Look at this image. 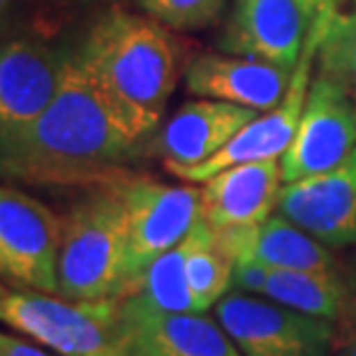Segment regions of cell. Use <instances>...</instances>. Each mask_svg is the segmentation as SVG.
<instances>
[{
  "label": "cell",
  "instance_id": "ba28073f",
  "mask_svg": "<svg viewBox=\"0 0 356 356\" xmlns=\"http://www.w3.org/2000/svg\"><path fill=\"white\" fill-rule=\"evenodd\" d=\"M356 151V97L347 83L319 72L291 144L280 158L282 183L336 169Z\"/></svg>",
  "mask_w": 356,
  "mask_h": 356
},
{
  "label": "cell",
  "instance_id": "83f0119b",
  "mask_svg": "<svg viewBox=\"0 0 356 356\" xmlns=\"http://www.w3.org/2000/svg\"><path fill=\"white\" fill-rule=\"evenodd\" d=\"M336 356H356V333L350 340H345V345L340 347Z\"/></svg>",
  "mask_w": 356,
  "mask_h": 356
},
{
  "label": "cell",
  "instance_id": "30bf717a",
  "mask_svg": "<svg viewBox=\"0 0 356 356\" xmlns=\"http://www.w3.org/2000/svg\"><path fill=\"white\" fill-rule=\"evenodd\" d=\"M277 213L326 248L356 245V151L331 172L284 183Z\"/></svg>",
  "mask_w": 356,
  "mask_h": 356
},
{
  "label": "cell",
  "instance_id": "5b68a950",
  "mask_svg": "<svg viewBox=\"0 0 356 356\" xmlns=\"http://www.w3.org/2000/svg\"><path fill=\"white\" fill-rule=\"evenodd\" d=\"M106 185L118 192L125 206L127 291L155 259L183 243L195 229L202 220V195L192 185H169L132 172H123Z\"/></svg>",
  "mask_w": 356,
  "mask_h": 356
},
{
  "label": "cell",
  "instance_id": "cb8c5ba5",
  "mask_svg": "<svg viewBox=\"0 0 356 356\" xmlns=\"http://www.w3.org/2000/svg\"><path fill=\"white\" fill-rule=\"evenodd\" d=\"M268 270L270 268L259 261H236L234 264V287L252 296H264Z\"/></svg>",
  "mask_w": 356,
  "mask_h": 356
},
{
  "label": "cell",
  "instance_id": "44dd1931",
  "mask_svg": "<svg viewBox=\"0 0 356 356\" xmlns=\"http://www.w3.org/2000/svg\"><path fill=\"white\" fill-rule=\"evenodd\" d=\"M137 5L162 26L174 31H197L216 21L225 0H137Z\"/></svg>",
  "mask_w": 356,
  "mask_h": 356
},
{
  "label": "cell",
  "instance_id": "2e32d148",
  "mask_svg": "<svg viewBox=\"0 0 356 356\" xmlns=\"http://www.w3.org/2000/svg\"><path fill=\"white\" fill-rule=\"evenodd\" d=\"M282 190L280 160L245 162L204 181L202 220L213 232L254 227L277 211Z\"/></svg>",
  "mask_w": 356,
  "mask_h": 356
},
{
  "label": "cell",
  "instance_id": "484cf974",
  "mask_svg": "<svg viewBox=\"0 0 356 356\" xmlns=\"http://www.w3.org/2000/svg\"><path fill=\"white\" fill-rule=\"evenodd\" d=\"M340 275H343L347 289H350V294L356 303V245H352L350 252L345 254L343 264H340Z\"/></svg>",
  "mask_w": 356,
  "mask_h": 356
},
{
  "label": "cell",
  "instance_id": "3957f363",
  "mask_svg": "<svg viewBox=\"0 0 356 356\" xmlns=\"http://www.w3.org/2000/svg\"><path fill=\"white\" fill-rule=\"evenodd\" d=\"M63 220L58 296L70 301H118L127 282L123 199L111 185H95Z\"/></svg>",
  "mask_w": 356,
  "mask_h": 356
},
{
  "label": "cell",
  "instance_id": "8992f818",
  "mask_svg": "<svg viewBox=\"0 0 356 356\" xmlns=\"http://www.w3.org/2000/svg\"><path fill=\"white\" fill-rule=\"evenodd\" d=\"M213 310L243 356H331L338 345L329 319L291 310L264 296L232 291Z\"/></svg>",
  "mask_w": 356,
  "mask_h": 356
},
{
  "label": "cell",
  "instance_id": "ac0fdd59",
  "mask_svg": "<svg viewBox=\"0 0 356 356\" xmlns=\"http://www.w3.org/2000/svg\"><path fill=\"white\" fill-rule=\"evenodd\" d=\"M264 298L329 322L356 319V303L340 270L270 268Z\"/></svg>",
  "mask_w": 356,
  "mask_h": 356
},
{
  "label": "cell",
  "instance_id": "4fadbf2b",
  "mask_svg": "<svg viewBox=\"0 0 356 356\" xmlns=\"http://www.w3.org/2000/svg\"><path fill=\"white\" fill-rule=\"evenodd\" d=\"M310 21L298 0H234L220 40L225 51L294 70L301 60Z\"/></svg>",
  "mask_w": 356,
  "mask_h": 356
},
{
  "label": "cell",
  "instance_id": "603a6c76",
  "mask_svg": "<svg viewBox=\"0 0 356 356\" xmlns=\"http://www.w3.org/2000/svg\"><path fill=\"white\" fill-rule=\"evenodd\" d=\"M319 60H322V70L347 83V88L354 92L356 97V28L338 40L336 44H329L319 49Z\"/></svg>",
  "mask_w": 356,
  "mask_h": 356
},
{
  "label": "cell",
  "instance_id": "9a60e30c",
  "mask_svg": "<svg viewBox=\"0 0 356 356\" xmlns=\"http://www.w3.org/2000/svg\"><path fill=\"white\" fill-rule=\"evenodd\" d=\"M291 72L294 70L248 56L204 54L190 63L185 86L197 97L270 111L282 102Z\"/></svg>",
  "mask_w": 356,
  "mask_h": 356
},
{
  "label": "cell",
  "instance_id": "9c48e42d",
  "mask_svg": "<svg viewBox=\"0 0 356 356\" xmlns=\"http://www.w3.org/2000/svg\"><path fill=\"white\" fill-rule=\"evenodd\" d=\"M319 56V40L308 31L305 44L298 65L291 72L289 88L284 92L282 102L275 109L266 111L264 116H257L241 130L225 148L209 158L202 165L195 167H176L169 169V174L181 178L185 183H204L211 176H216L225 169H232L245 162H261V160H280L287 151L291 139L301 123L305 99L310 92V74Z\"/></svg>",
  "mask_w": 356,
  "mask_h": 356
},
{
  "label": "cell",
  "instance_id": "277c9868",
  "mask_svg": "<svg viewBox=\"0 0 356 356\" xmlns=\"http://www.w3.org/2000/svg\"><path fill=\"white\" fill-rule=\"evenodd\" d=\"M0 317L58 356H137L125 336L118 301H70L58 294L3 287Z\"/></svg>",
  "mask_w": 356,
  "mask_h": 356
},
{
  "label": "cell",
  "instance_id": "7c38bea8",
  "mask_svg": "<svg viewBox=\"0 0 356 356\" xmlns=\"http://www.w3.org/2000/svg\"><path fill=\"white\" fill-rule=\"evenodd\" d=\"M67 56L38 40H10L0 54V137L24 130L51 104Z\"/></svg>",
  "mask_w": 356,
  "mask_h": 356
},
{
  "label": "cell",
  "instance_id": "8fae6325",
  "mask_svg": "<svg viewBox=\"0 0 356 356\" xmlns=\"http://www.w3.org/2000/svg\"><path fill=\"white\" fill-rule=\"evenodd\" d=\"M125 336L137 356H243L218 319L204 312H160L118 298Z\"/></svg>",
  "mask_w": 356,
  "mask_h": 356
},
{
  "label": "cell",
  "instance_id": "6da1fadb",
  "mask_svg": "<svg viewBox=\"0 0 356 356\" xmlns=\"http://www.w3.org/2000/svg\"><path fill=\"white\" fill-rule=\"evenodd\" d=\"M146 141L74 54L65 58L51 104L24 130L0 137V169L5 183L95 188L127 172Z\"/></svg>",
  "mask_w": 356,
  "mask_h": 356
},
{
  "label": "cell",
  "instance_id": "4316f807",
  "mask_svg": "<svg viewBox=\"0 0 356 356\" xmlns=\"http://www.w3.org/2000/svg\"><path fill=\"white\" fill-rule=\"evenodd\" d=\"M298 3H301V7H303V12H305V17H308V21L315 19L319 0H298Z\"/></svg>",
  "mask_w": 356,
  "mask_h": 356
},
{
  "label": "cell",
  "instance_id": "ffe728a7",
  "mask_svg": "<svg viewBox=\"0 0 356 356\" xmlns=\"http://www.w3.org/2000/svg\"><path fill=\"white\" fill-rule=\"evenodd\" d=\"M185 273L199 312L216 308L220 298L229 294V287H234V261L218 248L213 229L204 220H199L190 232Z\"/></svg>",
  "mask_w": 356,
  "mask_h": 356
},
{
  "label": "cell",
  "instance_id": "7a4b0ae2",
  "mask_svg": "<svg viewBox=\"0 0 356 356\" xmlns=\"http://www.w3.org/2000/svg\"><path fill=\"white\" fill-rule=\"evenodd\" d=\"M76 58L127 123L151 137L178 81V49L160 21L106 12L88 31Z\"/></svg>",
  "mask_w": 356,
  "mask_h": 356
},
{
  "label": "cell",
  "instance_id": "7402d4cb",
  "mask_svg": "<svg viewBox=\"0 0 356 356\" xmlns=\"http://www.w3.org/2000/svg\"><path fill=\"white\" fill-rule=\"evenodd\" d=\"M356 28V0H319L308 31L319 40V49L336 44Z\"/></svg>",
  "mask_w": 356,
  "mask_h": 356
},
{
  "label": "cell",
  "instance_id": "d4e9b609",
  "mask_svg": "<svg viewBox=\"0 0 356 356\" xmlns=\"http://www.w3.org/2000/svg\"><path fill=\"white\" fill-rule=\"evenodd\" d=\"M0 356H58L56 352L47 350L44 345L35 343L31 338H19L3 333L0 336Z\"/></svg>",
  "mask_w": 356,
  "mask_h": 356
},
{
  "label": "cell",
  "instance_id": "52a82bcc",
  "mask_svg": "<svg viewBox=\"0 0 356 356\" xmlns=\"http://www.w3.org/2000/svg\"><path fill=\"white\" fill-rule=\"evenodd\" d=\"M65 220L14 183L0 190V270L10 287L58 294Z\"/></svg>",
  "mask_w": 356,
  "mask_h": 356
},
{
  "label": "cell",
  "instance_id": "d6986e66",
  "mask_svg": "<svg viewBox=\"0 0 356 356\" xmlns=\"http://www.w3.org/2000/svg\"><path fill=\"white\" fill-rule=\"evenodd\" d=\"M190 254V234L183 243H178L169 252L155 259L137 280L130 284L123 298H132L144 308L160 310V312H199L195 296L190 291L188 264Z\"/></svg>",
  "mask_w": 356,
  "mask_h": 356
},
{
  "label": "cell",
  "instance_id": "5bb4252c",
  "mask_svg": "<svg viewBox=\"0 0 356 356\" xmlns=\"http://www.w3.org/2000/svg\"><path fill=\"white\" fill-rule=\"evenodd\" d=\"M257 116V109L199 97L195 102H185L167 120V125H162L153 148L165 162L167 172L176 167L202 165Z\"/></svg>",
  "mask_w": 356,
  "mask_h": 356
},
{
  "label": "cell",
  "instance_id": "e0dca14e",
  "mask_svg": "<svg viewBox=\"0 0 356 356\" xmlns=\"http://www.w3.org/2000/svg\"><path fill=\"white\" fill-rule=\"evenodd\" d=\"M218 248L236 261H259L284 270H340L331 248L284 216H270L261 225L213 232Z\"/></svg>",
  "mask_w": 356,
  "mask_h": 356
}]
</instances>
